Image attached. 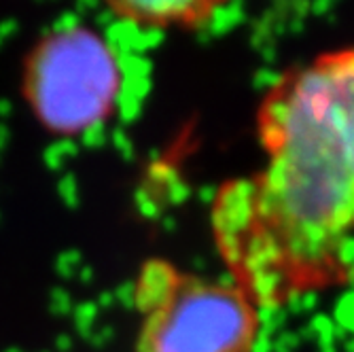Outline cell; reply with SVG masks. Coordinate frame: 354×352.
I'll use <instances>...</instances> for the list:
<instances>
[{"instance_id":"obj_1","label":"cell","mask_w":354,"mask_h":352,"mask_svg":"<svg viewBox=\"0 0 354 352\" xmlns=\"http://www.w3.org/2000/svg\"><path fill=\"white\" fill-rule=\"evenodd\" d=\"M266 164L210 208L230 280L280 308L350 280L354 246V47L284 77L259 106Z\"/></svg>"},{"instance_id":"obj_2","label":"cell","mask_w":354,"mask_h":352,"mask_svg":"<svg viewBox=\"0 0 354 352\" xmlns=\"http://www.w3.org/2000/svg\"><path fill=\"white\" fill-rule=\"evenodd\" d=\"M136 352H254L261 308L232 280L151 259L134 284Z\"/></svg>"},{"instance_id":"obj_3","label":"cell","mask_w":354,"mask_h":352,"mask_svg":"<svg viewBox=\"0 0 354 352\" xmlns=\"http://www.w3.org/2000/svg\"><path fill=\"white\" fill-rule=\"evenodd\" d=\"M123 71L109 41L89 26L49 30L21 68V95L45 132L77 138L104 125L117 109Z\"/></svg>"},{"instance_id":"obj_4","label":"cell","mask_w":354,"mask_h":352,"mask_svg":"<svg viewBox=\"0 0 354 352\" xmlns=\"http://www.w3.org/2000/svg\"><path fill=\"white\" fill-rule=\"evenodd\" d=\"M123 21L149 30H196L210 24L232 0H104Z\"/></svg>"}]
</instances>
